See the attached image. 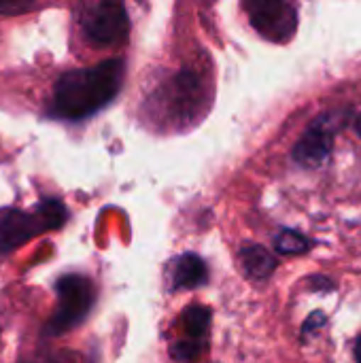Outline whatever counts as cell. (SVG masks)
I'll return each instance as SVG.
<instances>
[{
    "mask_svg": "<svg viewBox=\"0 0 361 363\" xmlns=\"http://www.w3.org/2000/svg\"><path fill=\"white\" fill-rule=\"evenodd\" d=\"M355 357H357V363H361V336L355 342Z\"/></svg>",
    "mask_w": 361,
    "mask_h": 363,
    "instance_id": "obj_12",
    "label": "cell"
},
{
    "mask_svg": "<svg viewBox=\"0 0 361 363\" xmlns=\"http://www.w3.org/2000/svg\"><path fill=\"white\" fill-rule=\"evenodd\" d=\"M123 60L113 57L91 68L64 72L53 89V115L62 119H85L106 106L121 89Z\"/></svg>",
    "mask_w": 361,
    "mask_h": 363,
    "instance_id": "obj_1",
    "label": "cell"
},
{
    "mask_svg": "<svg viewBox=\"0 0 361 363\" xmlns=\"http://www.w3.org/2000/svg\"><path fill=\"white\" fill-rule=\"evenodd\" d=\"M309 249H311V242L298 232L285 230L277 236V251L281 255H300Z\"/></svg>",
    "mask_w": 361,
    "mask_h": 363,
    "instance_id": "obj_10",
    "label": "cell"
},
{
    "mask_svg": "<svg viewBox=\"0 0 361 363\" xmlns=\"http://www.w3.org/2000/svg\"><path fill=\"white\" fill-rule=\"evenodd\" d=\"M211 317L213 315H211V311L206 306H200V304L189 306L183 313V317H181V323H183L185 334L191 340H200L209 332V328H211Z\"/></svg>",
    "mask_w": 361,
    "mask_h": 363,
    "instance_id": "obj_9",
    "label": "cell"
},
{
    "mask_svg": "<svg viewBox=\"0 0 361 363\" xmlns=\"http://www.w3.org/2000/svg\"><path fill=\"white\" fill-rule=\"evenodd\" d=\"M204 351V347H202V342L200 340H183V342H177L172 349H170V353H172V357L177 359V362H194V359H198L200 357V353Z\"/></svg>",
    "mask_w": 361,
    "mask_h": 363,
    "instance_id": "obj_11",
    "label": "cell"
},
{
    "mask_svg": "<svg viewBox=\"0 0 361 363\" xmlns=\"http://www.w3.org/2000/svg\"><path fill=\"white\" fill-rule=\"evenodd\" d=\"M334 132L336 121L332 119V115L317 117L294 147V160L309 168H317L323 162H328L334 147Z\"/></svg>",
    "mask_w": 361,
    "mask_h": 363,
    "instance_id": "obj_6",
    "label": "cell"
},
{
    "mask_svg": "<svg viewBox=\"0 0 361 363\" xmlns=\"http://www.w3.org/2000/svg\"><path fill=\"white\" fill-rule=\"evenodd\" d=\"M355 130H357V134L361 136V115L357 117V121H355Z\"/></svg>",
    "mask_w": 361,
    "mask_h": 363,
    "instance_id": "obj_13",
    "label": "cell"
},
{
    "mask_svg": "<svg viewBox=\"0 0 361 363\" xmlns=\"http://www.w3.org/2000/svg\"><path fill=\"white\" fill-rule=\"evenodd\" d=\"M251 26L268 40L285 43L294 36L298 17L296 6L283 0H249L245 2Z\"/></svg>",
    "mask_w": 361,
    "mask_h": 363,
    "instance_id": "obj_5",
    "label": "cell"
},
{
    "mask_svg": "<svg viewBox=\"0 0 361 363\" xmlns=\"http://www.w3.org/2000/svg\"><path fill=\"white\" fill-rule=\"evenodd\" d=\"M96 291L89 279L81 274H66L57 281V311L47 325L49 336L64 334L77 328L91 311Z\"/></svg>",
    "mask_w": 361,
    "mask_h": 363,
    "instance_id": "obj_3",
    "label": "cell"
},
{
    "mask_svg": "<svg viewBox=\"0 0 361 363\" xmlns=\"http://www.w3.org/2000/svg\"><path fill=\"white\" fill-rule=\"evenodd\" d=\"M240 264H243L245 272L251 279H268L277 268V259L264 247H247V249H243Z\"/></svg>",
    "mask_w": 361,
    "mask_h": 363,
    "instance_id": "obj_8",
    "label": "cell"
},
{
    "mask_svg": "<svg viewBox=\"0 0 361 363\" xmlns=\"http://www.w3.org/2000/svg\"><path fill=\"white\" fill-rule=\"evenodd\" d=\"M168 279H170L172 291H181V289H196V287L204 285L209 274H206L204 262L198 255L183 253L174 262H170Z\"/></svg>",
    "mask_w": 361,
    "mask_h": 363,
    "instance_id": "obj_7",
    "label": "cell"
},
{
    "mask_svg": "<svg viewBox=\"0 0 361 363\" xmlns=\"http://www.w3.org/2000/svg\"><path fill=\"white\" fill-rule=\"evenodd\" d=\"M79 26L87 43L100 49L121 45L130 32L126 6L119 2H96L83 6Z\"/></svg>",
    "mask_w": 361,
    "mask_h": 363,
    "instance_id": "obj_4",
    "label": "cell"
},
{
    "mask_svg": "<svg viewBox=\"0 0 361 363\" xmlns=\"http://www.w3.org/2000/svg\"><path fill=\"white\" fill-rule=\"evenodd\" d=\"M66 219V211L60 202H45L34 213H21L15 208L0 211V255L17 249L34 234L60 228Z\"/></svg>",
    "mask_w": 361,
    "mask_h": 363,
    "instance_id": "obj_2",
    "label": "cell"
}]
</instances>
